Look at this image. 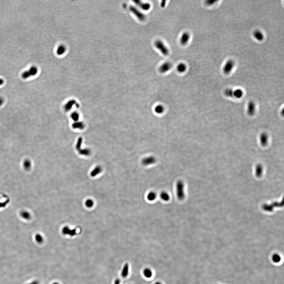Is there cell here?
<instances>
[{"label": "cell", "instance_id": "obj_1", "mask_svg": "<svg viewBox=\"0 0 284 284\" xmlns=\"http://www.w3.org/2000/svg\"><path fill=\"white\" fill-rule=\"evenodd\" d=\"M177 195L178 199L180 201H182L185 197L184 192V184L181 180L178 181L176 185Z\"/></svg>", "mask_w": 284, "mask_h": 284}, {"label": "cell", "instance_id": "obj_2", "mask_svg": "<svg viewBox=\"0 0 284 284\" xmlns=\"http://www.w3.org/2000/svg\"><path fill=\"white\" fill-rule=\"evenodd\" d=\"M38 70L36 66L33 65L27 70L21 73V76L23 79H26L37 75Z\"/></svg>", "mask_w": 284, "mask_h": 284}, {"label": "cell", "instance_id": "obj_3", "mask_svg": "<svg viewBox=\"0 0 284 284\" xmlns=\"http://www.w3.org/2000/svg\"><path fill=\"white\" fill-rule=\"evenodd\" d=\"M155 46L163 55L167 56L169 53V49L161 41L158 40L155 42Z\"/></svg>", "mask_w": 284, "mask_h": 284}, {"label": "cell", "instance_id": "obj_4", "mask_svg": "<svg viewBox=\"0 0 284 284\" xmlns=\"http://www.w3.org/2000/svg\"><path fill=\"white\" fill-rule=\"evenodd\" d=\"M235 65V62L233 60H230L227 61L223 66V73L226 75L231 73L234 68Z\"/></svg>", "mask_w": 284, "mask_h": 284}, {"label": "cell", "instance_id": "obj_5", "mask_svg": "<svg viewBox=\"0 0 284 284\" xmlns=\"http://www.w3.org/2000/svg\"><path fill=\"white\" fill-rule=\"evenodd\" d=\"M130 10L135 15V16L140 21H143L146 19V16L143 13L140 12L139 9L131 5L129 7Z\"/></svg>", "mask_w": 284, "mask_h": 284}, {"label": "cell", "instance_id": "obj_6", "mask_svg": "<svg viewBox=\"0 0 284 284\" xmlns=\"http://www.w3.org/2000/svg\"><path fill=\"white\" fill-rule=\"evenodd\" d=\"M256 111V105L253 101H250L247 105V112L248 115L253 116L255 114Z\"/></svg>", "mask_w": 284, "mask_h": 284}, {"label": "cell", "instance_id": "obj_7", "mask_svg": "<svg viewBox=\"0 0 284 284\" xmlns=\"http://www.w3.org/2000/svg\"><path fill=\"white\" fill-rule=\"evenodd\" d=\"M172 67V65L171 63L169 62H165L159 67V72L161 73H165L169 70Z\"/></svg>", "mask_w": 284, "mask_h": 284}, {"label": "cell", "instance_id": "obj_8", "mask_svg": "<svg viewBox=\"0 0 284 284\" xmlns=\"http://www.w3.org/2000/svg\"><path fill=\"white\" fill-rule=\"evenodd\" d=\"M134 2L139 6L141 9L144 10H148L150 8V5L148 3H144L141 2L140 1L135 0Z\"/></svg>", "mask_w": 284, "mask_h": 284}, {"label": "cell", "instance_id": "obj_9", "mask_svg": "<svg viewBox=\"0 0 284 284\" xmlns=\"http://www.w3.org/2000/svg\"><path fill=\"white\" fill-rule=\"evenodd\" d=\"M269 137L268 135L266 133H262L260 135V143L263 146H266L268 144V142Z\"/></svg>", "mask_w": 284, "mask_h": 284}, {"label": "cell", "instance_id": "obj_10", "mask_svg": "<svg viewBox=\"0 0 284 284\" xmlns=\"http://www.w3.org/2000/svg\"><path fill=\"white\" fill-rule=\"evenodd\" d=\"M156 162V159L153 156L146 157L142 161V164L145 166L151 165L153 164Z\"/></svg>", "mask_w": 284, "mask_h": 284}, {"label": "cell", "instance_id": "obj_11", "mask_svg": "<svg viewBox=\"0 0 284 284\" xmlns=\"http://www.w3.org/2000/svg\"><path fill=\"white\" fill-rule=\"evenodd\" d=\"M190 39V35L187 32L183 33L180 39V43L182 45H185L188 43Z\"/></svg>", "mask_w": 284, "mask_h": 284}, {"label": "cell", "instance_id": "obj_12", "mask_svg": "<svg viewBox=\"0 0 284 284\" xmlns=\"http://www.w3.org/2000/svg\"><path fill=\"white\" fill-rule=\"evenodd\" d=\"M253 36L258 41H262L264 39V35L261 31L256 30L253 33Z\"/></svg>", "mask_w": 284, "mask_h": 284}, {"label": "cell", "instance_id": "obj_13", "mask_svg": "<svg viewBox=\"0 0 284 284\" xmlns=\"http://www.w3.org/2000/svg\"><path fill=\"white\" fill-rule=\"evenodd\" d=\"M62 233L65 235H69L71 236H73L75 235V230H70L67 226L64 227L62 230Z\"/></svg>", "mask_w": 284, "mask_h": 284}, {"label": "cell", "instance_id": "obj_14", "mask_svg": "<svg viewBox=\"0 0 284 284\" xmlns=\"http://www.w3.org/2000/svg\"><path fill=\"white\" fill-rule=\"evenodd\" d=\"M243 94L244 93L242 90L237 89L234 91L233 97H234L236 98H240L243 96Z\"/></svg>", "mask_w": 284, "mask_h": 284}, {"label": "cell", "instance_id": "obj_15", "mask_svg": "<svg viewBox=\"0 0 284 284\" xmlns=\"http://www.w3.org/2000/svg\"><path fill=\"white\" fill-rule=\"evenodd\" d=\"M186 68H187V66L184 63H181L178 65L177 69L179 72L182 73L186 70Z\"/></svg>", "mask_w": 284, "mask_h": 284}, {"label": "cell", "instance_id": "obj_16", "mask_svg": "<svg viewBox=\"0 0 284 284\" xmlns=\"http://www.w3.org/2000/svg\"><path fill=\"white\" fill-rule=\"evenodd\" d=\"M128 264H125L124 267L123 268L122 273V277L125 278V277L127 276L128 274Z\"/></svg>", "mask_w": 284, "mask_h": 284}, {"label": "cell", "instance_id": "obj_17", "mask_svg": "<svg viewBox=\"0 0 284 284\" xmlns=\"http://www.w3.org/2000/svg\"><path fill=\"white\" fill-rule=\"evenodd\" d=\"M160 197L163 201H167L170 199V196L167 192H163L160 194Z\"/></svg>", "mask_w": 284, "mask_h": 284}, {"label": "cell", "instance_id": "obj_18", "mask_svg": "<svg viewBox=\"0 0 284 284\" xmlns=\"http://www.w3.org/2000/svg\"><path fill=\"white\" fill-rule=\"evenodd\" d=\"M20 215H21V216L23 218L27 220H28L30 219V217H31V215H30V214H29V213L26 211H22Z\"/></svg>", "mask_w": 284, "mask_h": 284}, {"label": "cell", "instance_id": "obj_19", "mask_svg": "<svg viewBox=\"0 0 284 284\" xmlns=\"http://www.w3.org/2000/svg\"><path fill=\"white\" fill-rule=\"evenodd\" d=\"M156 193L154 192H150L147 195V199L149 201H154L156 199Z\"/></svg>", "mask_w": 284, "mask_h": 284}, {"label": "cell", "instance_id": "obj_20", "mask_svg": "<svg viewBox=\"0 0 284 284\" xmlns=\"http://www.w3.org/2000/svg\"><path fill=\"white\" fill-rule=\"evenodd\" d=\"M65 51V48L64 46H60L57 50V53L59 55H61L64 53Z\"/></svg>", "mask_w": 284, "mask_h": 284}, {"label": "cell", "instance_id": "obj_21", "mask_svg": "<svg viewBox=\"0 0 284 284\" xmlns=\"http://www.w3.org/2000/svg\"><path fill=\"white\" fill-rule=\"evenodd\" d=\"M23 166L26 170L29 169L31 166L30 161L28 159H26L23 162Z\"/></svg>", "mask_w": 284, "mask_h": 284}, {"label": "cell", "instance_id": "obj_22", "mask_svg": "<svg viewBox=\"0 0 284 284\" xmlns=\"http://www.w3.org/2000/svg\"><path fill=\"white\" fill-rule=\"evenodd\" d=\"M234 90L232 89H227L225 91V94L226 96L233 97Z\"/></svg>", "mask_w": 284, "mask_h": 284}, {"label": "cell", "instance_id": "obj_23", "mask_svg": "<svg viewBox=\"0 0 284 284\" xmlns=\"http://www.w3.org/2000/svg\"><path fill=\"white\" fill-rule=\"evenodd\" d=\"M101 171V169L100 167H97L91 173V175L92 177L96 176L97 175L99 174Z\"/></svg>", "mask_w": 284, "mask_h": 284}, {"label": "cell", "instance_id": "obj_24", "mask_svg": "<svg viewBox=\"0 0 284 284\" xmlns=\"http://www.w3.org/2000/svg\"><path fill=\"white\" fill-rule=\"evenodd\" d=\"M36 241L38 244H42L43 242V239L42 236L40 234H37L35 236Z\"/></svg>", "mask_w": 284, "mask_h": 284}, {"label": "cell", "instance_id": "obj_25", "mask_svg": "<svg viewBox=\"0 0 284 284\" xmlns=\"http://www.w3.org/2000/svg\"><path fill=\"white\" fill-rule=\"evenodd\" d=\"M155 111L158 114H161L164 111V108L162 105H159L155 108Z\"/></svg>", "mask_w": 284, "mask_h": 284}, {"label": "cell", "instance_id": "obj_26", "mask_svg": "<svg viewBox=\"0 0 284 284\" xmlns=\"http://www.w3.org/2000/svg\"><path fill=\"white\" fill-rule=\"evenodd\" d=\"M144 274L145 276L147 278H150L152 276V272L150 269H145L144 271Z\"/></svg>", "mask_w": 284, "mask_h": 284}, {"label": "cell", "instance_id": "obj_27", "mask_svg": "<svg viewBox=\"0 0 284 284\" xmlns=\"http://www.w3.org/2000/svg\"><path fill=\"white\" fill-rule=\"evenodd\" d=\"M273 260L275 263H279L281 260V257L279 255L276 254L274 255L273 257Z\"/></svg>", "mask_w": 284, "mask_h": 284}, {"label": "cell", "instance_id": "obj_28", "mask_svg": "<svg viewBox=\"0 0 284 284\" xmlns=\"http://www.w3.org/2000/svg\"><path fill=\"white\" fill-rule=\"evenodd\" d=\"M93 204H94V202H93V201L92 200H90V199L87 200L86 202V206L89 207H92L93 206Z\"/></svg>", "mask_w": 284, "mask_h": 284}, {"label": "cell", "instance_id": "obj_29", "mask_svg": "<svg viewBox=\"0 0 284 284\" xmlns=\"http://www.w3.org/2000/svg\"><path fill=\"white\" fill-rule=\"evenodd\" d=\"M27 284H40V283H39V282L38 281H37V280H35V281H33L31 282H30V283Z\"/></svg>", "mask_w": 284, "mask_h": 284}, {"label": "cell", "instance_id": "obj_30", "mask_svg": "<svg viewBox=\"0 0 284 284\" xmlns=\"http://www.w3.org/2000/svg\"><path fill=\"white\" fill-rule=\"evenodd\" d=\"M4 103V100L2 97H0V106H2Z\"/></svg>", "mask_w": 284, "mask_h": 284}, {"label": "cell", "instance_id": "obj_31", "mask_svg": "<svg viewBox=\"0 0 284 284\" xmlns=\"http://www.w3.org/2000/svg\"><path fill=\"white\" fill-rule=\"evenodd\" d=\"M166 1H162L161 4V7H164L166 4Z\"/></svg>", "mask_w": 284, "mask_h": 284}, {"label": "cell", "instance_id": "obj_32", "mask_svg": "<svg viewBox=\"0 0 284 284\" xmlns=\"http://www.w3.org/2000/svg\"><path fill=\"white\" fill-rule=\"evenodd\" d=\"M4 80L3 79L0 78V86L3 85L4 83Z\"/></svg>", "mask_w": 284, "mask_h": 284}, {"label": "cell", "instance_id": "obj_33", "mask_svg": "<svg viewBox=\"0 0 284 284\" xmlns=\"http://www.w3.org/2000/svg\"><path fill=\"white\" fill-rule=\"evenodd\" d=\"M120 284V280H119V279H116V280L115 281V284Z\"/></svg>", "mask_w": 284, "mask_h": 284}, {"label": "cell", "instance_id": "obj_34", "mask_svg": "<svg viewBox=\"0 0 284 284\" xmlns=\"http://www.w3.org/2000/svg\"><path fill=\"white\" fill-rule=\"evenodd\" d=\"M53 284H59V283H57V282H54V283H53Z\"/></svg>", "mask_w": 284, "mask_h": 284}, {"label": "cell", "instance_id": "obj_35", "mask_svg": "<svg viewBox=\"0 0 284 284\" xmlns=\"http://www.w3.org/2000/svg\"><path fill=\"white\" fill-rule=\"evenodd\" d=\"M156 284H161V283H159V282H157V283H156Z\"/></svg>", "mask_w": 284, "mask_h": 284}]
</instances>
